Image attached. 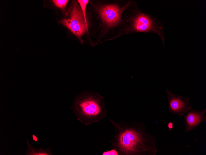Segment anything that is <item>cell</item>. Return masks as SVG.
Segmentation results:
<instances>
[{
    "mask_svg": "<svg viewBox=\"0 0 206 155\" xmlns=\"http://www.w3.org/2000/svg\"><path fill=\"white\" fill-rule=\"evenodd\" d=\"M115 131L109 140L111 149L118 155H155L158 149L156 138L148 133L143 121L116 122L109 119Z\"/></svg>",
    "mask_w": 206,
    "mask_h": 155,
    "instance_id": "obj_1",
    "label": "cell"
},
{
    "mask_svg": "<svg viewBox=\"0 0 206 155\" xmlns=\"http://www.w3.org/2000/svg\"><path fill=\"white\" fill-rule=\"evenodd\" d=\"M102 97L96 93L84 91L74 99L72 109L78 120L89 125L103 120L108 112Z\"/></svg>",
    "mask_w": 206,
    "mask_h": 155,
    "instance_id": "obj_2",
    "label": "cell"
},
{
    "mask_svg": "<svg viewBox=\"0 0 206 155\" xmlns=\"http://www.w3.org/2000/svg\"><path fill=\"white\" fill-rule=\"evenodd\" d=\"M133 8L130 16L126 19V24L119 36L137 32L156 33L161 38L164 47V28L162 23L141 10L135 3Z\"/></svg>",
    "mask_w": 206,
    "mask_h": 155,
    "instance_id": "obj_3",
    "label": "cell"
},
{
    "mask_svg": "<svg viewBox=\"0 0 206 155\" xmlns=\"http://www.w3.org/2000/svg\"><path fill=\"white\" fill-rule=\"evenodd\" d=\"M69 11L70 17L63 19L60 22L80 38L88 29L82 12L75 1L73 2Z\"/></svg>",
    "mask_w": 206,
    "mask_h": 155,
    "instance_id": "obj_4",
    "label": "cell"
},
{
    "mask_svg": "<svg viewBox=\"0 0 206 155\" xmlns=\"http://www.w3.org/2000/svg\"><path fill=\"white\" fill-rule=\"evenodd\" d=\"M131 2L123 6L116 4L102 6L98 9L100 15L104 23L108 27L117 26L121 23L123 12L128 7Z\"/></svg>",
    "mask_w": 206,
    "mask_h": 155,
    "instance_id": "obj_5",
    "label": "cell"
},
{
    "mask_svg": "<svg viewBox=\"0 0 206 155\" xmlns=\"http://www.w3.org/2000/svg\"><path fill=\"white\" fill-rule=\"evenodd\" d=\"M169 106V111L173 115L183 117L192 108L188 97L174 94L168 88L166 90Z\"/></svg>",
    "mask_w": 206,
    "mask_h": 155,
    "instance_id": "obj_6",
    "label": "cell"
},
{
    "mask_svg": "<svg viewBox=\"0 0 206 155\" xmlns=\"http://www.w3.org/2000/svg\"><path fill=\"white\" fill-rule=\"evenodd\" d=\"M206 108L199 110L192 109L184 116V131L193 130L206 121Z\"/></svg>",
    "mask_w": 206,
    "mask_h": 155,
    "instance_id": "obj_7",
    "label": "cell"
},
{
    "mask_svg": "<svg viewBox=\"0 0 206 155\" xmlns=\"http://www.w3.org/2000/svg\"><path fill=\"white\" fill-rule=\"evenodd\" d=\"M27 150L26 155H52L51 149L48 147L47 149H44L41 147L35 149L32 147L27 140Z\"/></svg>",
    "mask_w": 206,
    "mask_h": 155,
    "instance_id": "obj_8",
    "label": "cell"
},
{
    "mask_svg": "<svg viewBox=\"0 0 206 155\" xmlns=\"http://www.w3.org/2000/svg\"><path fill=\"white\" fill-rule=\"evenodd\" d=\"M78 2L80 5L81 8L82 12L84 17L86 24L87 25V21L86 16V7L89 1L88 0H79Z\"/></svg>",
    "mask_w": 206,
    "mask_h": 155,
    "instance_id": "obj_9",
    "label": "cell"
},
{
    "mask_svg": "<svg viewBox=\"0 0 206 155\" xmlns=\"http://www.w3.org/2000/svg\"><path fill=\"white\" fill-rule=\"evenodd\" d=\"M52 1L56 6L61 8H64L66 6L68 0H52Z\"/></svg>",
    "mask_w": 206,
    "mask_h": 155,
    "instance_id": "obj_10",
    "label": "cell"
},
{
    "mask_svg": "<svg viewBox=\"0 0 206 155\" xmlns=\"http://www.w3.org/2000/svg\"><path fill=\"white\" fill-rule=\"evenodd\" d=\"M103 155H118L117 151L114 149H111L110 151H107L104 152L102 153Z\"/></svg>",
    "mask_w": 206,
    "mask_h": 155,
    "instance_id": "obj_11",
    "label": "cell"
},
{
    "mask_svg": "<svg viewBox=\"0 0 206 155\" xmlns=\"http://www.w3.org/2000/svg\"><path fill=\"white\" fill-rule=\"evenodd\" d=\"M32 137H33V139L34 140H35V141H37V137H36V136H35L34 135H33V136H32Z\"/></svg>",
    "mask_w": 206,
    "mask_h": 155,
    "instance_id": "obj_12",
    "label": "cell"
}]
</instances>
